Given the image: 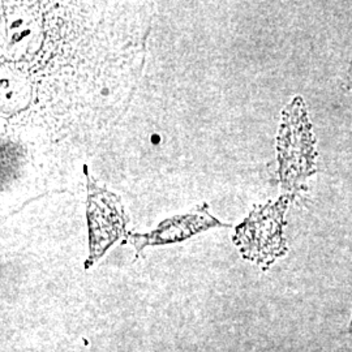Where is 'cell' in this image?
Here are the masks:
<instances>
[{"instance_id": "1", "label": "cell", "mask_w": 352, "mask_h": 352, "mask_svg": "<svg viewBox=\"0 0 352 352\" xmlns=\"http://www.w3.org/2000/svg\"><path fill=\"white\" fill-rule=\"evenodd\" d=\"M88 179V221L90 228V253L87 267L94 264L113 241L126 235L128 219L122 202L113 193L100 188Z\"/></svg>"}, {"instance_id": "2", "label": "cell", "mask_w": 352, "mask_h": 352, "mask_svg": "<svg viewBox=\"0 0 352 352\" xmlns=\"http://www.w3.org/2000/svg\"><path fill=\"white\" fill-rule=\"evenodd\" d=\"M282 205L258 208L238 228L235 241L247 258L258 264H269L286 252L282 238Z\"/></svg>"}, {"instance_id": "3", "label": "cell", "mask_w": 352, "mask_h": 352, "mask_svg": "<svg viewBox=\"0 0 352 352\" xmlns=\"http://www.w3.org/2000/svg\"><path fill=\"white\" fill-rule=\"evenodd\" d=\"M218 226H222V223L212 217L208 212V208L204 205L201 208H197L195 213L167 219L151 234L133 235L131 239L138 252H141L148 245L175 243L187 239L202 230Z\"/></svg>"}, {"instance_id": "4", "label": "cell", "mask_w": 352, "mask_h": 352, "mask_svg": "<svg viewBox=\"0 0 352 352\" xmlns=\"http://www.w3.org/2000/svg\"><path fill=\"white\" fill-rule=\"evenodd\" d=\"M351 330H352V321H351Z\"/></svg>"}]
</instances>
